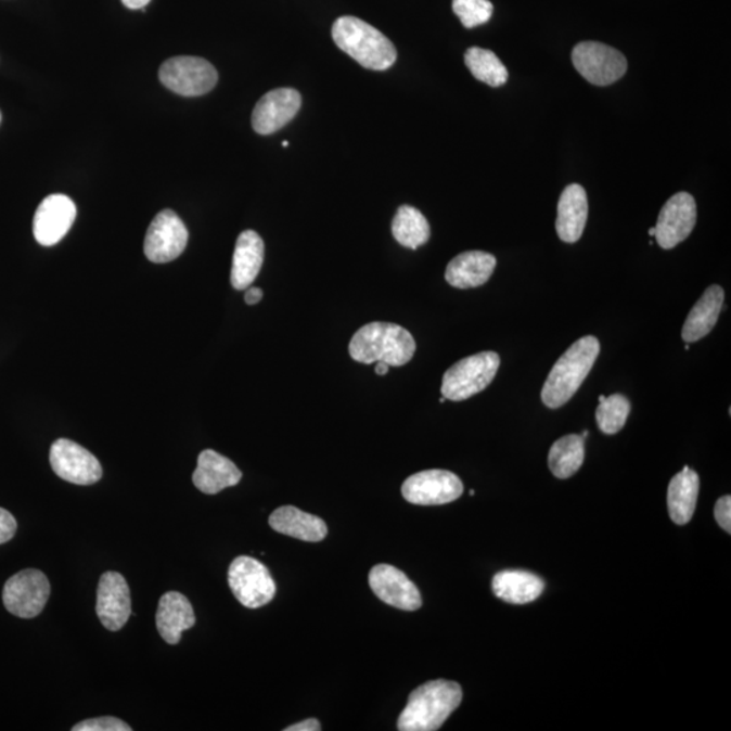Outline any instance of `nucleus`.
Returning <instances> with one entry per match:
<instances>
[{"mask_svg": "<svg viewBox=\"0 0 731 731\" xmlns=\"http://www.w3.org/2000/svg\"><path fill=\"white\" fill-rule=\"evenodd\" d=\"M462 689L456 681H428L409 695L398 718L400 731H435L441 728L461 705Z\"/></svg>", "mask_w": 731, "mask_h": 731, "instance_id": "1", "label": "nucleus"}, {"mask_svg": "<svg viewBox=\"0 0 731 731\" xmlns=\"http://www.w3.org/2000/svg\"><path fill=\"white\" fill-rule=\"evenodd\" d=\"M600 354L594 336H583L567 348L551 369L541 393L544 406L556 409L565 406L580 389Z\"/></svg>", "mask_w": 731, "mask_h": 731, "instance_id": "2", "label": "nucleus"}, {"mask_svg": "<svg viewBox=\"0 0 731 731\" xmlns=\"http://www.w3.org/2000/svg\"><path fill=\"white\" fill-rule=\"evenodd\" d=\"M332 38L343 52L364 68L385 70L396 63V47L389 38L357 16L337 18L332 26Z\"/></svg>", "mask_w": 731, "mask_h": 731, "instance_id": "3", "label": "nucleus"}, {"mask_svg": "<svg viewBox=\"0 0 731 731\" xmlns=\"http://www.w3.org/2000/svg\"><path fill=\"white\" fill-rule=\"evenodd\" d=\"M354 361L364 364L385 362L395 368L407 364L416 351L409 331L393 323H370L356 332L348 347Z\"/></svg>", "mask_w": 731, "mask_h": 731, "instance_id": "4", "label": "nucleus"}, {"mask_svg": "<svg viewBox=\"0 0 731 731\" xmlns=\"http://www.w3.org/2000/svg\"><path fill=\"white\" fill-rule=\"evenodd\" d=\"M499 368L500 357L492 351L462 359L446 371L441 382V395L446 400L465 401L487 389Z\"/></svg>", "mask_w": 731, "mask_h": 731, "instance_id": "5", "label": "nucleus"}, {"mask_svg": "<svg viewBox=\"0 0 731 731\" xmlns=\"http://www.w3.org/2000/svg\"><path fill=\"white\" fill-rule=\"evenodd\" d=\"M234 598L247 608H260L275 597L277 586L269 569L253 556L240 555L228 570Z\"/></svg>", "mask_w": 731, "mask_h": 731, "instance_id": "6", "label": "nucleus"}, {"mask_svg": "<svg viewBox=\"0 0 731 731\" xmlns=\"http://www.w3.org/2000/svg\"><path fill=\"white\" fill-rule=\"evenodd\" d=\"M572 62L578 74L594 86H610L624 78L627 60L618 49L597 41L577 43Z\"/></svg>", "mask_w": 731, "mask_h": 731, "instance_id": "7", "label": "nucleus"}, {"mask_svg": "<svg viewBox=\"0 0 731 731\" xmlns=\"http://www.w3.org/2000/svg\"><path fill=\"white\" fill-rule=\"evenodd\" d=\"M159 78L168 90L182 97H201L215 89L218 74L205 59L179 56L166 60Z\"/></svg>", "mask_w": 731, "mask_h": 731, "instance_id": "8", "label": "nucleus"}, {"mask_svg": "<svg viewBox=\"0 0 731 731\" xmlns=\"http://www.w3.org/2000/svg\"><path fill=\"white\" fill-rule=\"evenodd\" d=\"M51 594V583L41 570L26 569L10 577L3 588V604L10 614L31 619L42 613Z\"/></svg>", "mask_w": 731, "mask_h": 731, "instance_id": "9", "label": "nucleus"}, {"mask_svg": "<svg viewBox=\"0 0 731 731\" xmlns=\"http://www.w3.org/2000/svg\"><path fill=\"white\" fill-rule=\"evenodd\" d=\"M401 493L411 504L444 505L461 498L463 484L454 473L434 469L407 478Z\"/></svg>", "mask_w": 731, "mask_h": 731, "instance_id": "10", "label": "nucleus"}, {"mask_svg": "<svg viewBox=\"0 0 731 731\" xmlns=\"http://www.w3.org/2000/svg\"><path fill=\"white\" fill-rule=\"evenodd\" d=\"M189 231L176 211L166 209L151 222L145 234L144 254L154 264H168L182 255Z\"/></svg>", "mask_w": 731, "mask_h": 731, "instance_id": "11", "label": "nucleus"}, {"mask_svg": "<svg viewBox=\"0 0 731 731\" xmlns=\"http://www.w3.org/2000/svg\"><path fill=\"white\" fill-rule=\"evenodd\" d=\"M53 472L64 482L92 485L102 478V466L89 450L69 439H57L49 454Z\"/></svg>", "mask_w": 731, "mask_h": 731, "instance_id": "12", "label": "nucleus"}, {"mask_svg": "<svg viewBox=\"0 0 731 731\" xmlns=\"http://www.w3.org/2000/svg\"><path fill=\"white\" fill-rule=\"evenodd\" d=\"M696 226V202L694 196L685 191L670 196L667 204L659 211L656 234L659 247L672 249L684 242Z\"/></svg>", "mask_w": 731, "mask_h": 731, "instance_id": "13", "label": "nucleus"}, {"mask_svg": "<svg viewBox=\"0 0 731 731\" xmlns=\"http://www.w3.org/2000/svg\"><path fill=\"white\" fill-rule=\"evenodd\" d=\"M76 218V206L69 196L52 194L47 196L37 207L33 220V233L38 244L43 247L62 242L65 234L73 228Z\"/></svg>", "mask_w": 731, "mask_h": 731, "instance_id": "14", "label": "nucleus"}, {"mask_svg": "<svg viewBox=\"0 0 731 731\" xmlns=\"http://www.w3.org/2000/svg\"><path fill=\"white\" fill-rule=\"evenodd\" d=\"M97 615L107 630L118 631L132 615V599L127 580L117 572L103 573L97 592Z\"/></svg>", "mask_w": 731, "mask_h": 731, "instance_id": "15", "label": "nucleus"}, {"mask_svg": "<svg viewBox=\"0 0 731 731\" xmlns=\"http://www.w3.org/2000/svg\"><path fill=\"white\" fill-rule=\"evenodd\" d=\"M370 588L382 602L398 610L416 611L422 607V594L406 573L397 567L381 564L371 569Z\"/></svg>", "mask_w": 731, "mask_h": 731, "instance_id": "16", "label": "nucleus"}, {"mask_svg": "<svg viewBox=\"0 0 731 731\" xmlns=\"http://www.w3.org/2000/svg\"><path fill=\"white\" fill-rule=\"evenodd\" d=\"M302 103V94L294 89H277L267 92L254 108L253 128L255 132L261 136L278 132L296 117Z\"/></svg>", "mask_w": 731, "mask_h": 731, "instance_id": "17", "label": "nucleus"}, {"mask_svg": "<svg viewBox=\"0 0 731 731\" xmlns=\"http://www.w3.org/2000/svg\"><path fill=\"white\" fill-rule=\"evenodd\" d=\"M242 477V472L229 458L218 454L215 450H204L198 457L193 483L202 493L217 495L238 485Z\"/></svg>", "mask_w": 731, "mask_h": 731, "instance_id": "18", "label": "nucleus"}, {"mask_svg": "<svg viewBox=\"0 0 731 731\" xmlns=\"http://www.w3.org/2000/svg\"><path fill=\"white\" fill-rule=\"evenodd\" d=\"M588 220V198L582 185L573 183L562 191L556 207L555 229L565 243H577L581 239Z\"/></svg>", "mask_w": 731, "mask_h": 731, "instance_id": "19", "label": "nucleus"}, {"mask_svg": "<svg viewBox=\"0 0 731 731\" xmlns=\"http://www.w3.org/2000/svg\"><path fill=\"white\" fill-rule=\"evenodd\" d=\"M265 260L264 240L255 231L240 233L234 247L231 283L236 291H247L259 275Z\"/></svg>", "mask_w": 731, "mask_h": 731, "instance_id": "20", "label": "nucleus"}, {"mask_svg": "<svg viewBox=\"0 0 731 731\" xmlns=\"http://www.w3.org/2000/svg\"><path fill=\"white\" fill-rule=\"evenodd\" d=\"M195 625L193 605L184 594L167 592L163 594L156 613V627L163 640L170 645L181 642L182 632Z\"/></svg>", "mask_w": 731, "mask_h": 731, "instance_id": "21", "label": "nucleus"}, {"mask_svg": "<svg viewBox=\"0 0 731 731\" xmlns=\"http://www.w3.org/2000/svg\"><path fill=\"white\" fill-rule=\"evenodd\" d=\"M498 265L492 254L483 251H467L456 256L447 266L446 281L452 287L473 288L489 281Z\"/></svg>", "mask_w": 731, "mask_h": 731, "instance_id": "22", "label": "nucleus"}, {"mask_svg": "<svg viewBox=\"0 0 731 731\" xmlns=\"http://www.w3.org/2000/svg\"><path fill=\"white\" fill-rule=\"evenodd\" d=\"M269 523L272 530L305 542L323 541L329 534L323 520L292 505L272 512Z\"/></svg>", "mask_w": 731, "mask_h": 731, "instance_id": "23", "label": "nucleus"}, {"mask_svg": "<svg viewBox=\"0 0 731 731\" xmlns=\"http://www.w3.org/2000/svg\"><path fill=\"white\" fill-rule=\"evenodd\" d=\"M723 303V288L718 285L708 287L685 320L683 331H681L683 341L690 345L710 334L721 315Z\"/></svg>", "mask_w": 731, "mask_h": 731, "instance_id": "24", "label": "nucleus"}, {"mask_svg": "<svg viewBox=\"0 0 731 731\" xmlns=\"http://www.w3.org/2000/svg\"><path fill=\"white\" fill-rule=\"evenodd\" d=\"M496 597L510 604H528L541 597L544 582L541 577L525 570H504L493 577Z\"/></svg>", "mask_w": 731, "mask_h": 731, "instance_id": "25", "label": "nucleus"}, {"mask_svg": "<svg viewBox=\"0 0 731 731\" xmlns=\"http://www.w3.org/2000/svg\"><path fill=\"white\" fill-rule=\"evenodd\" d=\"M700 476L685 466L672 478L668 488V510L670 520L676 525H687L694 516L697 495H700Z\"/></svg>", "mask_w": 731, "mask_h": 731, "instance_id": "26", "label": "nucleus"}, {"mask_svg": "<svg viewBox=\"0 0 731 731\" xmlns=\"http://www.w3.org/2000/svg\"><path fill=\"white\" fill-rule=\"evenodd\" d=\"M392 233L402 247L418 249L428 242L431 229L427 218L416 207H398L392 222Z\"/></svg>", "mask_w": 731, "mask_h": 731, "instance_id": "27", "label": "nucleus"}, {"mask_svg": "<svg viewBox=\"0 0 731 731\" xmlns=\"http://www.w3.org/2000/svg\"><path fill=\"white\" fill-rule=\"evenodd\" d=\"M583 458H586V446H583L581 435H566L551 446L550 472L561 479L575 476L582 466Z\"/></svg>", "mask_w": 731, "mask_h": 731, "instance_id": "28", "label": "nucleus"}, {"mask_svg": "<svg viewBox=\"0 0 731 731\" xmlns=\"http://www.w3.org/2000/svg\"><path fill=\"white\" fill-rule=\"evenodd\" d=\"M465 64L474 78L490 87L504 86L509 80V70L505 65L489 49L469 48L465 53Z\"/></svg>", "mask_w": 731, "mask_h": 731, "instance_id": "29", "label": "nucleus"}, {"mask_svg": "<svg viewBox=\"0 0 731 731\" xmlns=\"http://www.w3.org/2000/svg\"><path fill=\"white\" fill-rule=\"evenodd\" d=\"M630 401L624 395L600 396L597 422L603 434L615 435L625 427L630 414Z\"/></svg>", "mask_w": 731, "mask_h": 731, "instance_id": "30", "label": "nucleus"}, {"mask_svg": "<svg viewBox=\"0 0 731 731\" xmlns=\"http://www.w3.org/2000/svg\"><path fill=\"white\" fill-rule=\"evenodd\" d=\"M452 10L463 26L473 29L492 18L493 4L489 0H452Z\"/></svg>", "mask_w": 731, "mask_h": 731, "instance_id": "31", "label": "nucleus"}, {"mask_svg": "<svg viewBox=\"0 0 731 731\" xmlns=\"http://www.w3.org/2000/svg\"><path fill=\"white\" fill-rule=\"evenodd\" d=\"M74 731H130L132 728L128 723L116 717H100L86 719V721L75 724Z\"/></svg>", "mask_w": 731, "mask_h": 731, "instance_id": "32", "label": "nucleus"}, {"mask_svg": "<svg viewBox=\"0 0 731 731\" xmlns=\"http://www.w3.org/2000/svg\"><path fill=\"white\" fill-rule=\"evenodd\" d=\"M714 515H716V520L718 522V525L721 526L724 531L730 534L731 533V498H730V496H723V498H721L717 501L716 509H714Z\"/></svg>", "mask_w": 731, "mask_h": 731, "instance_id": "33", "label": "nucleus"}, {"mask_svg": "<svg viewBox=\"0 0 731 731\" xmlns=\"http://www.w3.org/2000/svg\"><path fill=\"white\" fill-rule=\"evenodd\" d=\"M16 528L15 517L8 510L0 509V544L11 541L14 538Z\"/></svg>", "mask_w": 731, "mask_h": 731, "instance_id": "34", "label": "nucleus"}, {"mask_svg": "<svg viewBox=\"0 0 731 731\" xmlns=\"http://www.w3.org/2000/svg\"><path fill=\"white\" fill-rule=\"evenodd\" d=\"M321 724L318 719L310 718L307 721H303L296 724H292L285 729V731H320Z\"/></svg>", "mask_w": 731, "mask_h": 731, "instance_id": "35", "label": "nucleus"}, {"mask_svg": "<svg viewBox=\"0 0 731 731\" xmlns=\"http://www.w3.org/2000/svg\"><path fill=\"white\" fill-rule=\"evenodd\" d=\"M245 303L248 305H256L261 302L264 298V291L259 287H248L245 292Z\"/></svg>", "mask_w": 731, "mask_h": 731, "instance_id": "36", "label": "nucleus"}, {"mask_svg": "<svg viewBox=\"0 0 731 731\" xmlns=\"http://www.w3.org/2000/svg\"><path fill=\"white\" fill-rule=\"evenodd\" d=\"M151 0H123V3L130 10H143Z\"/></svg>", "mask_w": 731, "mask_h": 731, "instance_id": "37", "label": "nucleus"}, {"mask_svg": "<svg viewBox=\"0 0 731 731\" xmlns=\"http://www.w3.org/2000/svg\"><path fill=\"white\" fill-rule=\"evenodd\" d=\"M387 371H389V364H386L385 362H376L375 366V373L384 376L387 374Z\"/></svg>", "mask_w": 731, "mask_h": 731, "instance_id": "38", "label": "nucleus"}, {"mask_svg": "<svg viewBox=\"0 0 731 731\" xmlns=\"http://www.w3.org/2000/svg\"><path fill=\"white\" fill-rule=\"evenodd\" d=\"M649 234H651V236H654V234H656V228L653 227L649 229Z\"/></svg>", "mask_w": 731, "mask_h": 731, "instance_id": "39", "label": "nucleus"}, {"mask_svg": "<svg viewBox=\"0 0 731 731\" xmlns=\"http://www.w3.org/2000/svg\"><path fill=\"white\" fill-rule=\"evenodd\" d=\"M282 145L285 146V149H286V146L288 145L287 141H283Z\"/></svg>", "mask_w": 731, "mask_h": 731, "instance_id": "40", "label": "nucleus"}, {"mask_svg": "<svg viewBox=\"0 0 731 731\" xmlns=\"http://www.w3.org/2000/svg\"><path fill=\"white\" fill-rule=\"evenodd\" d=\"M0 121H2V113H0Z\"/></svg>", "mask_w": 731, "mask_h": 731, "instance_id": "41", "label": "nucleus"}]
</instances>
